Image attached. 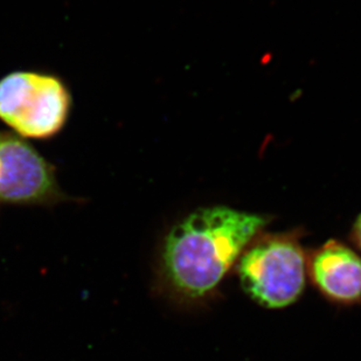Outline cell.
Segmentation results:
<instances>
[{"label": "cell", "instance_id": "obj_1", "mask_svg": "<svg viewBox=\"0 0 361 361\" xmlns=\"http://www.w3.org/2000/svg\"><path fill=\"white\" fill-rule=\"evenodd\" d=\"M268 220L226 206L199 208L176 222L159 243L156 286L169 300L193 304L211 297Z\"/></svg>", "mask_w": 361, "mask_h": 361}, {"label": "cell", "instance_id": "obj_2", "mask_svg": "<svg viewBox=\"0 0 361 361\" xmlns=\"http://www.w3.org/2000/svg\"><path fill=\"white\" fill-rule=\"evenodd\" d=\"M242 290L259 307L279 310L296 303L307 279V252L300 233H259L235 267Z\"/></svg>", "mask_w": 361, "mask_h": 361}, {"label": "cell", "instance_id": "obj_4", "mask_svg": "<svg viewBox=\"0 0 361 361\" xmlns=\"http://www.w3.org/2000/svg\"><path fill=\"white\" fill-rule=\"evenodd\" d=\"M71 200L60 188L53 164L27 140L0 131V204L51 207Z\"/></svg>", "mask_w": 361, "mask_h": 361}, {"label": "cell", "instance_id": "obj_3", "mask_svg": "<svg viewBox=\"0 0 361 361\" xmlns=\"http://www.w3.org/2000/svg\"><path fill=\"white\" fill-rule=\"evenodd\" d=\"M72 110V92L60 76L16 71L0 79V121L25 140H48L58 136Z\"/></svg>", "mask_w": 361, "mask_h": 361}, {"label": "cell", "instance_id": "obj_5", "mask_svg": "<svg viewBox=\"0 0 361 361\" xmlns=\"http://www.w3.org/2000/svg\"><path fill=\"white\" fill-rule=\"evenodd\" d=\"M307 277L327 300L338 305L361 304V255L338 240H329L307 254Z\"/></svg>", "mask_w": 361, "mask_h": 361}, {"label": "cell", "instance_id": "obj_6", "mask_svg": "<svg viewBox=\"0 0 361 361\" xmlns=\"http://www.w3.org/2000/svg\"><path fill=\"white\" fill-rule=\"evenodd\" d=\"M352 241H353L355 247L360 252L361 255V214L355 220V226H353V229H352Z\"/></svg>", "mask_w": 361, "mask_h": 361}]
</instances>
